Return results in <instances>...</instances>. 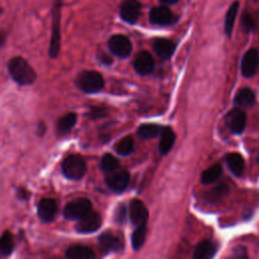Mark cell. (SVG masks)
<instances>
[{
    "instance_id": "cell-23",
    "label": "cell",
    "mask_w": 259,
    "mask_h": 259,
    "mask_svg": "<svg viewBox=\"0 0 259 259\" xmlns=\"http://www.w3.org/2000/svg\"><path fill=\"white\" fill-rule=\"evenodd\" d=\"M238 10H239V2L238 1H234L230 8L228 9L227 13H226V17H225V32L227 35H231L233 28H234V24H235V20L238 14Z\"/></svg>"
},
{
    "instance_id": "cell-25",
    "label": "cell",
    "mask_w": 259,
    "mask_h": 259,
    "mask_svg": "<svg viewBox=\"0 0 259 259\" xmlns=\"http://www.w3.org/2000/svg\"><path fill=\"white\" fill-rule=\"evenodd\" d=\"M222 166L220 164H213L212 166H210L209 168H207L206 170H204L202 173H201V176H200V180H201V183L203 184H210L214 181H217L220 176L222 175Z\"/></svg>"
},
{
    "instance_id": "cell-1",
    "label": "cell",
    "mask_w": 259,
    "mask_h": 259,
    "mask_svg": "<svg viewBox=\"0 0 259 259\" xmlns=\"http://www.w3.org/2000/svg\"><path fill=\"white\" fill-rule=\"evenodd\" d=\"M8 71L12 79L19 85H29L36 79V74L31 66L21 57H14L9 60Z\"/></svg>"
},
{
    "instance_id": "cell-28",
    "label": "cell",
    "mask_w": 259,
    "mask_h": 259,
    "mask_svg": "<svg viewBox=\"0 0 259 259\" xmlns=\"http://www.w3.org/2000/svg\"><path fill=\"white\" fill-rule=\"evenodd\" d=\"M15 244L13 240V236L10 232L5 231L0 237V254L3 256L10 255L14 250Z\"/></svg>"
},
{
    "instance_id": "cell-34",
    "label": "cell",
    "mask_w": 259,
    "mask_h": 259,
    "mask_svg": "<svg viewBox=\"0 0 259 259\" xmlns=\"http://www.w3.org/2000/svg\"><path fill=\"white\" fill-rule=\"evenodd\" d=\"M126 220V206L125 204H119L114 212V221L118 224H123Z\"/></svg>"
},
{
    "instance_id": "cell-11",
    "label": "cell",
    "mask_w": 259,
    "mask_h": 259,
    "mask_svg": "<svg viewBox=\"0 0 259 259\" xmlns=\"http://www.w3.org/2000/svg\"><path fill=\"white\" fill-rule=\"evenodd\" d=\"M149 20L155 25L165 26L172 24L175 21V16L166 6H156L150 10Z\"/></svg>"
},
{
    "instance_id": "cell-9",
    "label": "cell",
    "mask_w": 259,
    "mask_h": 259,
    "mask_svg": "<svg viewBox=\"0 0 259 259\" xmlns=\"http://www.w3.org/2000/svg\"><path fill=\"white\" fill-rule=\"evenodd\" d=\"M141 8L138 0H123L119 6V15L123 21L134 24L140 17Z\"/></svg>"
},
{
    "instance_id": "cell-7",
    "label": "cell",
    "mask_w": 259,
    "mask_h": 259,
    "mask_svg": "<svg viewBox=\"0 0 259 259\" xmlns=\"http://www.w3.org/2000/svg\"><path fill=\"white\" fill-rule=\"evenodd\" d=\"M109 51L118 58H126L132 53V42L123 34H113L108 39Z\"/></svg>"
},
{
    "instance_id": "cell-27",
    "label": "cell",
    "mask_w": 259,
    "mask_h": 259,
    "mask_svg": "<svg viewBox=\"0 0 259 259\" xmlns=\"http://www.w3.org/2000/svg\"><path fill=\"white\" fill-rule=\"evenodd\" d=\"M234 101L239 106H250L255 101V94L250 88H243L237 93Z\"/></svg>"
},
{
    "instance_id": "cell-26",
    "label": "cell",
    "mask_w": 259,
    "mask_h": 259,
    "mask_svg": "<svg viewBox=\"0 0 259 259\" xmlns=\"http://www.w3.org/2000/svg\"><path fill=\"white\" fill-rule=\"evenodd\" d=\"M146 235H147L146 225L138 226L135 229V231L132 234V247L135 251H138L143 247L146 240Z\"/></svg>"
},
{
    "instance_id": "cell-40",
    "label": "cell",
    "mask_w": 259,
    "mask_h": 259,
    "mask_svg": "<svg viewBox=\"0 0 259 259\" xmlns=\"http://www.w3.org/2000/svg\"><path fill=\"white\" fill-rule=\"evenodd\" d=\"M256 160H257V163L259 164V152H258V154H257V159H256Z\"/></svg>"
},
{
    "instance_id": "cell-33",
    "label": "cell",
    "mask_w": 259,
    "mask_h": 259,
    "mask_svg": "<svg viewBox=\"0 0 259 259\" xmlns=\"http://www.w3.org/2000/svg\"><path fill=\"white\" fill-rule=\"evenodd\" d=\"M86 114L91 119H98V118H102V117L106 116L107 115V110L103 107L94 106V107H91L90 110Z\"/></svg>"
},
{
    "instance_id": "cell-17",
    "label": "cell",
    "mask_w": 259,
    "mask_h": 259,
    "mask_svg": "<svg viewBox=\"0 0 259 259\" xmlns=\"http://www.w3.org/2000/svg\"><path fill=\"white\" fill-rule=\"evenodd\" d=\"M175 48V42L167 38H156L153 42L155 53L162 59H169L173 55Z\"/></svg>"
},
{
    "instance_id": "cell-12",
    "label": "cell",
    "mask_w": 259,
    "mask_h": 259,
    "mask_svg": "<svg viewBox=\"0 0 259 259\" xmlns=\"http://www.w3.org/2000/svg\"><path fill=\"white\" fill-rule=\"evenodd\" d=\"M99 248L103 254L117 252L122 249V242L118 236L110 231L103 232L98 238Z\"/></svg>"
},
{
    "instance_id": "cell-35",
    "label": "cell",
    "mask_w": 259,
    "mask_h": 259,
    "mask_svg": "<svg viewBox=\"0 0 259 259\" xmlns=\"http://www.w3.org/2000/svg\"><path fill=\"white\" fill-rule=\"evenodd\" d=\"M233 257L235 258H246L247 257V251L244 247H237L233 251Z\"/></svg>"
},
{
    "instance_id": "cell-31",
    "label": "cell",
    "mask_w": 259,
    "mask_h": 259,
    "mask_svg": "<svg viewBox=\"0 0 259 259\" xmlns=\"http://www.w3.org/2000/svg\"><path fill=\"white\" fill-rule=\"evenodd\" d=\"M228 190H229L228 185L225 184V183H222L219 186H217V187L212 188L211 190H209L207 192V194H206V198L208 200L221 199L222 197H224L228 193Z\"/></svg>"
},
{
    "instance_id": "cell-4",
    "label": "cell",
    "mask_w": 259,
    "mask_h": 259,
    "mask_svg": "<svg viewBox=\"0 0 259 259\" xmlns=\"http://www.w3.org/2000/svg\"><path fill=\"white\" fill-rule=\"evenodd\" d=\"M61 7L62 0H55L53 8V25H52V36L50 42V57L56 58L60 52V39H61Z\"/></svg>"
},
{
    "instance_id": "cell-14",
    "label": "cell",
    "mask_w": 259,
    "mask_h": 259,
    "mask_svg": "<svg viewBox=\"0 0 259 259\" xmlns=\"http://www.w3.org/2000/svg\"><path fill=\"white\" fill-rule=\"evenodd\" d=\"M228 125L233 134L240 135L246 125V113L240 108H234L227 116Z\"/></svg>"
},
{
    "instance_id": "cell-21",
    "label": "cell",
    "mask_w": 259,
    "mask_h": 259,
    "mask_svg": "<svg viewBox=\"0 0 259 259\" xmlns=\"http://www.w3.org/2000/svg\"><path fill=\"white\" fill-rule=\"evenodd\" d=\"M77 122V115L74 112H69L59 118L57 122V132L60 135H66L71 132Z\"/></svg>"
},
{
    "instance_id": "cell-15",
    "label": "cell",
    "mask_w": 259,
    "mask_h": 259,
    "mask_svg": "<svg viewBox=\"0 0 259 259\" xmlns=\"http://www.w3.org/2000/svg\"><path fill=\"white\" fill-rule=\"evenodd\" d=\"M57 211V203L52 198H42L37 204V215L45 223L54 221Z\"/></svg>"
},
{
    "instance_id": "cell-16",
    "label": "cell",
    "mask_w": 259,
    "mask_h": 259,
    "mask_svg": "<svg viewBox=\"0 0 259 259\" xmlns=\"http://www.w3.org/2000/svg\"><path fill=\"white\" fill-rule=\"evenodd\" d=\"M134 68L141 75H148L154 69V60L150 53L141 51L137 54L134 60Z\"/></svg>"
},
{
    "instance_id": "cell-10",
    "label": "cell",
    "mask_w": 259,
    "mask_h": 259,
    "mask_svg": "<svg viewBox=\"0 0 259 259\" xmlns=\"http://www.w3.org/2000/svg\"><path fill=\"white\" fill-rule=\"evenodd\" d=\"M128 212L131 222L134 226L138 227L141 225H146L149 218V212L142 200L138 198L132 199L130 202Z\"/></svg>"
},
{
    "instance_id": "cell-22",
    "label": "cell",
    "mask_w": 259,
    "mask_h": 259,
    "mask_svg": "<svg viewBox=\"0 0 259 259\" xmlns=\"http://www.w3.org/2000/svg\"><path fill=\"white\" fill-rule=\"evenodd\" d=\"M226 162L232 171V173L236 176H240L244 170V159L239 153H230L226 156Z\"/></svg>"
},
{
    "instance_id": "cell-37",
    "label": "cell",
    "mask_w": 259,
    "mask_h": 259,
    "mask_svg": "<svg viewBox=\"0 0 259 259\" xmlns=\"http://www.w3.org/2000/svg\"><path fill=\"white\" fill-rule=\"evenodd\" d=\"M17 196H18L20 199H27V198L29 197V192H28L26 189L20 187V188H18V190H17Z\"/></svg>"
},
{
    "instance_id": "cell-30",
    "label": "cell",
    "mask_w": 259,
    "mask_h": 259,
    "mask_svg": "<svg viewBox=\"0 0 259 259\" xmlns=\"http://www.w3.org/2000/svg\"><path fill=\"white\" fill-rule=\"evenodd\" d=\"M119 167V161L111 154L106 153L100 160V168L103 172L109 173Z\"/></svg>"
},
{
    "instance_id": "cell-18",
    "label": "cell",
    "mask_w": 259,
    "mask_h": 259,
    "mask_svg": "<svg viewBox=\"0 0 259 259\" xmlns=\"http://www.w3.org/2000/svg\"><path fill=\"white\" fill-rule=\"evenodd\" d=\"M218 246L215 243L209 240L201 241L194 250L193 257L195 259H208L214 256L217 253Z\"/></svg>"
},
{
    "instance_id": "cell-8",
    "label": "cell",
    "mask_w": 259,
    "mask_h": 259,
    "mask_svg": "<svg viewBox=\"0 0 259 259\" xmlns=\"http://www.w3.org/2000/svg\"><path fill=\"white\" fill-rule=\"evenodd\" d=\"M102 224L101 215L93 210H90L84 217L78 220L76 224V231L81 234H90L96 232Z\"/></svg>"
},
{
    "instance_id": "cell-36",
    "label": "cell",
    "mask_w": 259,
    "mask_h": 259,
    "mask_svg": "<svg viewBox=\"0 0 259 259\" xmlns=\"http://www.w3.org/2000/svg\"><path fill=\"white\" fill-rule=\"evenodd\" d=\"M98 60L100 61V63L104 64V65H110L112 63V59L110 56L106 55L105 53H101L100 55H98Z\"/></svg>"
},
{
    "instance_id": "cell-38",
    "label": "cell",
    "mask_w": 259,
    "mask_h": 259,
    "mask_svg": "<svg viewBox=\"0 0 259 259\" xmlns=\"http://www.w3.org/2000/svg\"><path fill=\"white\" fill-rule=\"evenodd\" d=\"M159 1L164 5H171V4H175L178 0H159Z\"/></svg>"
},
{
    "instance_id": "cell-29",
    "label": "cell",
    "mask_w": 259,
    "mask_h": 259,
    "mask_svg": "<svg viewBox=\"0 0 259 259\" xmlns=\"http://www.w3.org/2000/svg\"><path fill=\"white\" fill-rule=\"evenodd\" d=\"M114 150L118 155L126 156L134 151V139L131 136L121 138L115 145Z\"/></svg>"
},
{
    "instance_id": "cell-3",
    "label": "cell",
    "mask_w": 259,
    "mask_h": 259,
    "mask_svg": "<svg viewBox=\"0 0 259 259\" xmlns=\"http://www.w3.org/2000/svg\"><path fill=\"white\" fill-rule=\"evenodd\" d=\"M87 171L85 160L79 155L68 156L62 164V172L68 179L80 180Z\"/></svg>"
},
{
    "instance_id": "cell-24",
    "label": "cell",
    "mask_w": 259,
    "mask_h": 259,
    "mask_svg": "<svg viewBox=\"0 0 259 259\" xmlns=\"http://www.w3.org/2000/svg\"><path fill=\"white\" fill-rule=\"evenodd\" d=\"M162 132L160 125L155 123H144L138 127L137 134L141 139H153Z\"/></svg>"
},
{
    "instance_id": "cell-13",
    "label": "cell",
    "mask_w": 259,
    "mask_h": 259,
    "mask_svg": "<svg viewBox=\"0 0 259 259\" xmlns=\"http://www.w3.org/2000/svg\"><path fill=\"white\" fill-rule=\"evenodd\" d=\"M259 66V53L255 49H250L245 53L241 62L242 74L245 77L253 76Z\"/></svg>"
},
{
    "instance_id": "cell-2",
    "label": "cell",
    "mask_w": 259,
    "mask_h": 259,
    "mask_svg": "<svg viewBox=\"0 0 259 259\" xmlns=\"http://www.w3.org/2000/svg\"><path fill=\"white\" fill-rule=\"evenodd\" d=\"M78 89L85 93H96L104 87V79L97 71L86 70L79 73L75 79Z\"/></svg>"
},
{
    "instance_id": "cell-19",
    "label": "cell",
    "mask_w": 259,
    "mask_h": 259,
    "mask_svg": "<svg viewBox=\"0 0 259 259\" xmlns=\"http://www.w3.org/2000/svg\"><path fill=\"white\" fill-rule=\"evenodd\" d=\"M66 257L69 259H92L95 257V253L89 247L76 245L67 249Z\"/></svg>"
},
{
    "instance_id": "cell-6",
    "label": "cell",
    "mask_w": 259,
    "mask_h": 259,
    "mask_svg": "<svg viewBox=\"0 0 259 259\" xmlns=\"http://www.w3.org/2000/svg\"><path fill=\"white\" fill-rule=\"evenodd\" d=\"M105 182L107 186L114 192H122L130 183V172L125 169H115L106 173Z\"/></svg>"
},
{
    "instance_id": "cell-5",
    "label": "cell",
    "mask_w": 259,
    "mask_h": 259,
    "mask_svg": "<svg viewBox=\"0 0 259 259\" xmlns=\"http://www.w3.org/2000/svg\"><path fill=\"white\" fill-rule=\"evenodd\" d=\"M92 210V203L88 198L79 197L69 201L64 207V217L67 220H79Z\"/></svg>"
},
{
    "instance_id": "cell-32",
    "label": "cell",
    "mask_w": 259,
    "mask_h": 259,
    "mask_svg": "<svg viewBox=\"0 0 259 259\" xmlns=\"http://www.w3.org/2000/svg\"><path fill=\"white\" fill-rule=\"evenodd\" d=\"M242 27L246 32H250L253 31L256 27V21L254 19V17L249 14V13H245L242 17Z\"/></svg>"
},
{
    "instance_id": "cell-39",
    "label": "cell",
    "mask_w": 259,
    "mask_h": 259,
    "mask_svg": "<svg viewBox=\"0 0 259 259\" xmlns=\"http://www.w3.org/2000/svg\"><path fill=\"white\" fill-rule=\"evenodd\" d=\"M3 42H4V34L0 32V46H2Z\"/></svg>"
},
{
    "instance_id": "cell-20",
    "label": "cell",
    "mask_w": 259,
    "mask_h": 259,
    "mask_svg": "<svg viewBox=\"0 0 259 259\" xmlns=\"http://www.w3.org/2000/svg\"><path fill=\"white\" fill-rule=\"evenodd\" d=\"M175 142V134L170 127H164L161 132L159 143V151L161 154L166 155L173 147Z\"/></svg>"
}]
</instances>
